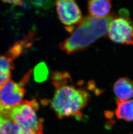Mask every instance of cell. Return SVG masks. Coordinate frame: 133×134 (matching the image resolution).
Segmentation results:
<instances>
[{"instance_id":"1","label":"cell","mask_w":133,"mask_h":134,"mask_svg":"<svg viewBox=\"0 0 133 134\" xmlns=\"http://www.w3.org/2000/svg\"><path fill=\"white\" fill-rule=\"evenodd\" d=\"M115 18L112 15L105 18L88 16L78 24L70 37L60 44L61 49L69 54L87 48L96 40L104 36L110 23Z\"/></svg>"},{"instance_id":"2","label":"cell","mask_w":133,"mask_h":134,"mask_svg":"<svg viewBox=\"0 0 133 134\" xmlns=\"http://www.w3.org/2000/svg\"><path fill=\"white\" fill-rule=\"evenodd\" d=\"M56 88L51 107L58 118L74 116L80 118L81 111L90 97L89 93L83 89L66 83Z\"/></svg>"},{"instance_id":"3","label":"cell","mask_w":133,"mask_h":134,"mask_svg":"<svg viewBox=\"0 0 133 134\" xmlns=\"http://www.w3.org/2000/svg\"><path fill=\"white\" fill-rule=\"evenodd\" d=\"M39 105L35 100L25 101L12 109L9 118L26 132L32 134H43V119H39L36 111Z\"/></svg>"},{"instance_id":"4","label":"cell","mask_w":133,"mask_h":134,"mask_svg":"<svg viewBox=\"0 0 133 134\" xmlns=\"http://www.w3.org/2000/svg\"><path fill=\"white\" fill-rule=\"evenodd\" d=\"M29 72L19 83L10 80L0 89V114L9 117L12 109L22 102L25 93L24 85L28 80Z\"/></svg>"},{"instance_id":"5","label":"cell","mask_w":133,"mask_h":134,"mask_svg":"<svg viewBox=\"0 0 133 134\" xmlns=\"http://www.w3.org/2000/svg\"><path fill=\"white\" fill-rule=\"evenodd\" d=\"M108 33L113 42L133 45V23L129 18H114L109 24Z\"/></svg>"},{"instance_id":"6","label":"cell","mask_w":133,"mask_h":134,"mask_svg":"<svg viewBox=\"0 0 133 134\" xmlns=\"http://www.w3.org/2000/svg\"><path fill=\"white\" fill-rule=\"evenodd\" d=\"M56 5L58 18L65 25L71 27L79 24L82 20L81 12L74 1H56Z\"/></svg>"},{"instance_id":"7","label":"cell","mask_w":133,"mask_h":134,"mask_svg":"<svg viewBox=\"0 0 133 134\" xmlns=\"http://www.w3.org/2000/svg\"><path fill=\"white\" fill-rule=\"evenodd\" d=\"M113 90L118 99L128 100L133 97V81L125 77L118 80Z\"/></svg>"},{"instance_id":"8","label":"cell","mask_w":133,"mask_h":134,"mask_svg":"<svg viewBox=\"0 0 133 134\" xmlns=\"http://www.w3.org/2000/svg\"><path fill=\"white\" fill-rule=\"evenodd\" d=\"M112 8V2L106 0H94L88 2V9L91 16L95 18L108 16Z\"/></svg>"},{"instance_id":"9","label":"cell","mask_w":133,"mask_h":134,"mask_svg":"<svg viewBox=\"0 0 133 134\" xmlns=\"http://www.w3.org/2000/svg\"><path fill=\"white\" fill-rule=\"evenodd\" d=\"M116 103V114L117 118L126 121H133V99H118Z\"/></svg>"},{"instance_id":"10","label":"cell","mask_w":133,"mask_h":134,"mask_svg":"<svg viewBox=\"0 0 133 134\" xmlns=\"http://www.w3.org/2000/svg\"><path fill=\"white\" fill-rule=\"evenodd\" d=\"M11 59L0 55V89L10 80L11 70L14 68Z\"/></svg>"},{"instance_id":"11","label":"cell","mask_w":133,"mask_h":134,"mask_svg":"<svg viewBox=\"0 0 133 134\" xmlns=\"http://www.w3.org/2000/svg\"><path fill=\"white\" fill-rule=\"evenodd\" d=\"M49 71L45 63H41L35 67L34 70V78L38 82H41L46 79Z\"/></svg>"},{"instance_id":"12","label":"cell","mask_w":133,"mask_h":134,"mask_svg":"<svg viewBox=\"0 0 133 134\" xmlns=\"http://www.w3.org/2000/svg\"><path fill=\"white\" fill-rule=\"evenodd\" d=\"M32 4L35 6L42 7V8H49L52 6L53 4L52 2L50 1H32Z\"/></svg>"},{"instance_id":"13","label":"cell","mask_w":133,"mask_h":134,"mask_svg":"<svg viewBox=\"0 0 133 134\" xmlns=\"http://www.w3.org/2000/svg\"><path fill=\"white\" fill-rule=\"evenodd\" d=\"M4 3H9V4H14V5H19V6H21V5L23 4V1H3Z\"/></svg>"},{"instance_id":"14","label":"cell","mask_w":133,"mask_h":134,"mask_svg":"<svg viewBox=\"0 0 133 134\" xmlns=\"http://www.w3.org/2000/svg\"><path fill=\"white\" fill-rule=\"evenodd\" d=\"M5 119V117L4 116V115H3L2 114H0V132L1 131V128L4 122Z\"/></svg>"}]
</instances>
